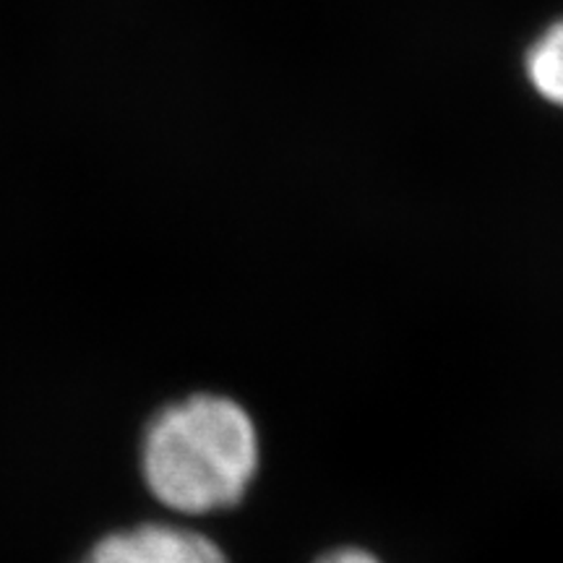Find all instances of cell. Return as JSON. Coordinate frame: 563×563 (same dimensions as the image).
Here are the masks:
<instances>
[{
    "instance_id": "cell-1",
    "label": "cell",
    "mask_w": 563,
    "mask_h": 563,
    "mask_svg": "<svg viewBox=\"0 0 563 563\" xmlns=\"http://www.w3.org/2000/svg\"><path fill=\"white\" fill-rule=\"evenodd\" d=\"M146 490L173 514L201 519L245 501L262 470V433L238 399L191 394L146 422L139 449Z\"/></svg>"
},
{
    "instance_id": "cell-2",
    "label": "cell",
    "mask_w": 563,
    "mask_h": 563,
    "mask_svg": "<svg viewBox=\"0 0 563 563\" xmlns=\"http://www.w3.org/2000/svg\"><path fill=\"white\" fill-rule=\"evenodd\" d=\"M84 563H232L207 532L175 522H146L97 540Z\"/></svg>"
},
{
    "instance_id": "cell-3",
    "label": "cell",
    "mask_w": 563,
    "mask_h": 563,
    "mask_svg": "<svg viewBox=\"0 0 563 563\" xmlns=\"http://www.w3.org/2000/svg\"><path fill=\"white\" fill-rule=\"evenodd\" d=\"M525 76L540 100L563 110V19L548 24L527 47Z\"/></svg>"
},
{
    "instance_id": "cell-4",
    "label": "cell",
    "mask_w": 563,
    "mask_h": 563,
    "mask_svg": "<svg viewBox=\"0 0 563 563\" xmlns=\"http://www.w3.org/2000/svg\"><path fill=\"white\" fill-rule=\"evenodd\" d=\"M313 563H384L376 553L363 545H336L323 551Z\"/></svg>"
}]
</instances>
